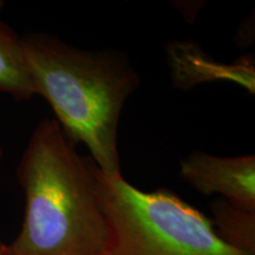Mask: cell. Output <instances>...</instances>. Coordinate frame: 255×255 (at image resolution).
I'll return each mask as SVG.
<instances>
[{
  "label": "cell",
  "mask_w": 255,
  "mask_h": 255,
  "mask_svg": "<svg viewBox=\"0 0 255 255\" xmlns=\"http://www.w3.org/2000/svg\"><path fill=\"white\" fill-rule=\"evenodd\" d=\"M2 158H4V149H2L1 143H0V163H1Z\"/></svg>",
  "instance_id": "8"
},
{
  "label": "cell",
  "mask_w": 255,
  "mask_h": 255,
  "mask_svg": "<svg viewBox=\"0 0 255 255\" xmlns=\"http://www.w3.org/2000/svg\"><path fill=\"white\" fill-rule=\"evenodd\" d=\"M21 44L36 96L47 101L65 135L87 146L103 173L122 175L121 114L141 84L129 57L113 49H78L44 32L21 36Z\"/></svg>",
  "instance_id": "1"
},
{
  "label": "cell",
  "mask_w": 255,
  "mask_h": 255,
  "mask_svg": "<svg viewBox=\"0 0 255 255\" xmlns=\"http://www.w3.org/2000/svg\"><path fill=\"white\" fill-rule=\"evenodd\" d=\"M210 210L220 239L235 250L255 255V212L239 208L222 197L210 203Z\"/></svg>",
  "instance_id": "6"
},
{
  "label": "cell",
  "mask_w": 255,
  "mask_h": 255,
  "mask_svg": "<svg viewBox=\"0 0 255 255\" xmlns=\"http://www.w3.org/2000/svg\"><path fill=\"white\" fill-rule=\"evenodd\" d=\"M5 2L0 0V9ZM0 94L18 102L31 101L36 96L25 60L21 36L0 20Z\"/></svg>",
  "instance_id": "5"
},
{
  "label": "cell",
  "mask_w": 255,
  "mask_h": 255,
  "mask_svg": "<svg viewBox=\"0 0 255 255\" xmlns=\"http://www.w3.org/2000/svg\"><path fill=\"white\" fill-rule=\"evenodd\" d=\"M53 117L34 128L19 161L25 213L11 255H100L104 218L96 195V163L79 155Z\"/></svg>",
  "instance_id": "2"
},
{
  "label": "cell",
  "mask_w": 255,
  "mask_h": 255,
  "mask_svg": "<svg viewBox=\"0 0 255 255\" xmlns=\"http://www.w3.org/2000/svg\"><path fill=\"white\" fill-rule=\"evenodd\" d=\"M105 225L100 255H251L228 246L212 220L165 188L143 191L96 165Z\"/></svg>",
  "instance_id": "3"
},
{
  "label": "cell",
  "mask_w": 255,
  "mask_h": 255,
  "mask_svg": "<svg viewBox=\"0 0 255 255\" xmlns=\"http://www.w3.org/2000/svg\"><path fill=\"white\" fill-rule=\"evenodd\" d=\"M0 255H11L9 254L7 244H4L1 240H0Z\"/></svg>",
  "instance_id": "7"
},
{
  "label": "cell",
  "mask_w": 255,
  "mask_h": 255,
  "mask_svg": "<svg viewBox=\"0 0 255 255\" xmlns=\"http://www.w3.org/2000/svg\"><path fill=\"white\" fill-rule=\"evenodd\" d=\"M180 175L194 189L220 194L232 205L255 212V156L223 157L194 151L182 159Z\"/></svg>",
  "instance_id": "4"
}]
</instances>
